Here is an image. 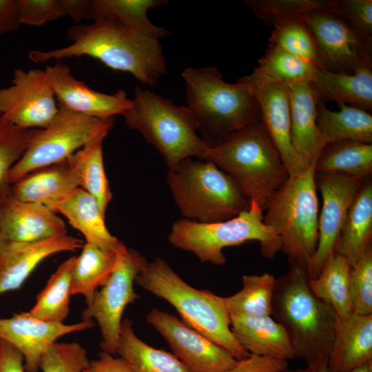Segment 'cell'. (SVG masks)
Listing matches in <instances>:
<instances>
[{
	"mask_svg": "<svg viewBox=\"0 0 372 372\" xmlns=\"http://www.w3.org/2000/svg\"><path fill=\"white\" fill-rule=\"evenodd\" d=\"M240 80L257 100L260 122L277 149L289 176L303 174L309 167L291 143L290 106L285 85L262 76L254 70Z\"/></svg>",
	"mask_w": 372,
	"mask_h": 372,
	"instance_id": "9a60e30c",
	"label": "cell"
},
{
	"mask_svg": "<svg viewBox=\"0 0 372 372\" xmlns=\"http://www.w3.org/2000/svg\"><path fill=\"white\" fill-rule=\"evenodd\" d=\"M20 25L41 26L65 16L60 0H17Z\"/></svg>",
	"mask_w": 372,
	"mask_h": 372,
	"instance_id": "ee69618b",
	"label": "cell"
},
{
	"mask_svg": "<svg viewBox=\"0 0 372 372\" xmlns=\"http://www.w3.org/2000/svg\"><path fill=\"white\" fill-rule=\"evenodd\" d=\"M372 362V315L337 316L329 372H351Z\"/></svg>",
	"mask_w": 372,
	"mask_h": 372,
	"instance_id": "44dd1931",
	"label": "cell"
},
{
	"mask_svg": "<svg viewBox=\"0 0 372 372\" xmlns=\"http://www.w3.org/2000/svg\"><path fill=\"white\" fill-rule=\"evenodd\" d=\"M79 187L71 156L62 162L34 170L12 185V196L26 202L52 207Z\"/></svg>",
	"mask_w": 372,
	"mask_h": 372,
	"instance_id": "603a6c76",
	"label": "cell"
},
{
	"mask_svg": "<svg viewBox=\"0 0 372 372\" xmlns=\"http://www.w3.org/2000/svg\"><path fill=\"white\" fill-rule=\"evenodd\" d=\"M290 106L291 139L308 167L315 164L322 147L317 125L318 93L311 82L285 85Z\"/></svg>",
	"mask_w": 372,
	"mask_h": 372,
	"instance_id": "7402d4cb",
	"label": "cell"
},
{
	"mask_svg": "<svg viewBox=\"0 0 372 372\" xmlns=\"http://www.w3.org/2000/svg\"><path fill=\"white\" fill-rule=\"evenodd\" d=\"M59 107L99 118H113L123 114L130 107L132 99L123 90L112 94L91 89L76 79L70 67L61 61L45 69Z\"/></svg>",
	"mask_w": 372,
	"mask_h": 372,
	"instance_id": "e0dca14e",
	"label": "cell"
},
{
	"mask_svg": "<svg viewBox=\"0 0 372 372\" xmlns=\"http://www.w3.org/2000/svg\"><path fill=\"white\" fill-rule=\"evenodd\" d=\"M351 267L347 260L333 254L323 265L318 276L309 280L314 295L330 304L340 318L352 313L349 291Z\"/></svg>",
	"mask_w": 372,
	"mask_h": 372,
	"instance_id": "836d02e7",
	"label": "cell"
},
{
	"mask_svg": "<svg viewBox=\"0 0 372 372\" xmlns=\"http://www.w3.org/2000/svg\"><path fill=\"white\" fill-rule=\"evenodd\" d=\"M339 111L329 110L319 101L317 125L323 146L340 140L372 143V115L364 110L340 105Z\"/></svg>",
	"mask_w": 372,
	"mask_h": 372,
	"instance_id": "f1b7e54d",
	"label": "cell"
},
{
	"mask_svg": "<svg viewBox=\"0 0 372 372\" xmlns=\"http://www.w3.org/2000/svg\"><path fill=\"white\" fill-rule=\"evenodd\" d=\"M317 68L305 60L269 45L254 70L270 80L286 85L296 82H311Z\"/></svg>",
	"mask_w": 372,
	"mask_h": 372,
	"instance_id": "8d00e7d4",
	"label": "cell"
},
{
	"mask_svg": "<svg viewBox=\"0 0 372 372\" xmlns=\"http://www.w3.org/2000/svg\"><path fill=\"white\" fill-rule=\"evenodd\" d=\"M94 324L92 320H82L71 324L43 321L23 312L8 318H0V338L22 353L26 372H39L41 356L59 338L92 328Z\"/></svg>",
	"mask_w": 372,
	"mask_h": 372,
	"instance_id": "ac0fdd59",
	"label": "cell"
},
{
	"mask_svg": "<svg viewBox=\"0 0 372 372\" xmlns=\"http://www.w3.org/2000/svg\"><path fill=\"white\" fill-rule=\"evenodd\" d=\"M372 182L363 179L342 225L335 254L345 258L351 267L371 246Z\"/></svg>",
	"mask_w": 372,
	"mask_h": 372,
	"instance_id": "484cf974",
	"label": "cell"
},
{
	"mask_svg": "<svg viewBox=\"0 0 372 372\" xmlns=\"http://www.w3.org/2000/svg\"><path fill=\"white\" fill-rule=\"evenodd\" d=\"M245 3L257 18L275 28L304 21L311 12L329 6L331 0H245Z\"/></svg>",
	"mask_w": 372,
	"mask_h": 372,
	"instance_id": "74e56055",
	"label": "cell"
},
{
	"mask_svg": "<svg viewBox=\"0 0 372 372\" xmlns=\"http://www.w3.org/2000/svg\"><path fill=\"white\" fill-rule=\"evenodd\" d=\"M362 180L338 173L315 172L322 205L318 216L317 247L306 266L309 280L318 276L325 262L335 254L342 225Z\"/></svg>",
	"mask_w": 372,
	"mask_h": 372,
	"instance_id": "5bb4252c",
	"label": "cell"
},
{
	"mask_svg": "<svg viewBox=\"0 0 372 372\" xmlns=\"http://www.w3.org/2000/svg\"><path fill=\"white\" fill-rule=\"evenodd\" d=\"M116 354L132 372H191L174 354L155 349L141 340L129 318L122 320Z\"/></svg>",
	"mask_w": 372,
	"mask_h": 372,
	"instance_id": "83f0119b",
	"label": "cell"
},
{
	"mask_svg": "<svg viewBox=\"0 0 372 372\" xmlns=\"http://www.w3.org/2000/svg\"><path fill=\"white\" fill-rule=\"evenodd\" d=\"M311 83L324 103L372 110V65H360L351 73L317 68Z\"/></svg>",
	"mask_w": 372,
	"mask_h": 372,
	"instance_id": "d4e9b609",
	"label": "cell"
},
{
	"mask_svg": "<svg viewBox=\"0 0 372 372\" xmlns=\"http://www.w3.org/2000/svg\"><path fill=\"white\" fill-rule=\"evenodd\" d=\"M125 124L140 132L163 156L169 169L186 158L205 160L209 145L197 133L195 117L187 106L136 87L130 107L123 114Z\"/></svg>",
	"mask_w": 372,
	"mask_h": 372,
	"instance_id": "8992f818",
	"label": "cell"
},
{
	"mask_svg": "<svg viewBox=\"0 0 372 372\" xmlns=\"http://www.w3.org/2000/svg\"><path fill=\"white\" fill-rule=\"evenodd\" d=\"M6 242H7V240H6L3 238V236H2V235H1V234L0 232V256H1V253H2V251H3V249L4 247H5V245L6 243Z\"/></svg>",
	"mask_w": 372,
	"mask_h": 372,
	"instance_id": "816d5d0a",
	"label": "cell"
},
{
	"mask_svg": "<svg viewBox=\"0 0 372 372\" xmlns=\"http://www.w3.org/2000/svg\"><path fill=\"white\" fill-rule=\"evenodd\" d=\"M316 372H329V370L327 366ZM351 372H372V362L368 363Z\"/></svg>",
	"mask_w": 372,
	"mask_h": 372,
	"instance_id": "f907efd6",
	"label": "cell"
},
{
	"mask_svg": "<svg viewBox=\"0 0 372 372\" xmlns=\"http://www.w3.org/2000/svg\"><path fill=\"white\" fill-rule=\"evenodd\" d=\"M264 223L280 240L289 262L307 266L318 240L319 205L314 164L302 175L289 176L263 207Z\"/></svg>",
	"mask_w": 372,
	"mask_h": 372,
	"instance_id": "ba28073f",
	"label": "cell"
},
{
	"mask_svg": "<svg viewBox=\"0 0 372 372\" xmlns=\"http://www.w3.org/2000/svg\"><path fill=\"white\" fill-rule=\"evenodd\" d=\"M147 263L139 252L123 243L116 251L115 265L107 282L81 313L83 320L97 322L102 338L100 345L104 351L116 354L122 316L126 307L139 298L134 282Z\"/></svg>",
	"mask_w": 372,
	"mask_h": 372,
	"instance_id": "8fae6325",
	"label": "cell"
},
{
	"mask_svg": "<svg viewBox=\"0 0 372 372\" xmlns=\"http://www.w3.org/2000/svg\"><path fill=\"white\" fill-rule=\"evenodd\" d=\"M166 180L181 214L190 220L224 221L250 206L235 180L208 161L186 158L169 169Z\"/></svg>",
	"mask_w": 372,
	"mask_h": 372,
	"instance_id": "52a82bcc",
	"label": "cell"
},
{
	"mask_svg": "<svg viewBox=\"0 0 372 372\" xmlns=\"http://www.w3.org/2000/svg\"><path fill=\"white\" fill-rule=\"evenodd\" d=\"M107 135L97 136L71 156L80 188L94 198L104 215L112 197L103 156V143Z\"/></svg>",
	"mask_w": 372,
	"mask_h": 372,
	"instance_id": "d6a6232c",
	"label": "cell"
},
{
	"mask_svg": "<svg viewBox=\"0 0 372 372\" xmlns=\"http://www.w3.org/2000/svg\"><path fill=\"white\" fill-rule=\"evenodd\" d=\"M146 320L191 372H228L236 362L225 349L167 312L152 309Z\"/></svg>",
	"mask_w": 372,
	"mask_h": 372,
	"instance_id": "2e32d148",
	"label": "cell"
},
{
	"mask_svg": "<svg viewBox=\"0 0 372 372\" xmlns=\"http://www.w3.org/2000/svg\"><path fill=\"white\" fill-rule=\"evenodd\" d=\"M333 8L372 48V1L332 0Z\"/></svg>",
	"mask_w": 372,
	"mask_h": 372,
	"instance_id": "7bdbcfd3",
	"label": "cell"
},
{
	"mask_svg": "<svg viewBox=\"0 0 372 372\" xmlns=\"http://www.w3.org/2000/svg\"><path fill=\"white\" fill-rule=\"evenodd\" d=\"M242 283L240 291L231 296L224 297L229 313L249 316H271L275 277L269 273L245 275Z\"/></svg>",
	"mask_w": 372,
	"mask_h": 372,
	"instance_id": "d590c367",
	"label": "cell"
},
{
	"mask_svg": "<svg viewBox=\"0 0 372 372\" xmlns=\"http://www.w3.org/2000/svg\"><path fill=\"white\" fill-rule=\"evenodd\" d=\"M52 209L63 214L83 235L87 243L114 251L123 243L107 229L105 215L94 198L80 187L54 205Z\"/></svg>",
	"mask_w": 372,
	"mask_h": 372,
	"instance_id": "4316f807",
	"label": "cell"
},
{
	"mask_svg": "<svg viewBox=\"0 0 372 372\" xmlns=\"http://www.w3.org/2000/svg\"><path fill=\"white\" fill-rule=\"evenodd\" d=\"M37 130L14 125L0 114V197L12 196L9 173L23 155Z\"/></svg>",
	"mask_w": 372,
	"mask_h": 372,
	"instance_id": "f35d334b",
	"label": "cell"
},
{
	"mask_svg": "<svg viewBox=\"0 0 372 372\" xmlns=\"http://www.w3.org/2000/svg\"><path fill=\"white\" fill-rule=\"evenodd\" d=\"M316 172H332L364 179L372 173V143L340 140L324 145L314 164Z\"/></svg>",
	"mask_w": 372,
	"mask_h": 372,
	"instance_id": "f546056e",
	"label": "cell"
},
{
	"mask_svg": "<svg viewBox=\"0 0 372 372\" xmlns=\"http://www.w3.org/2000/svg\"><path fill=\"white\" fill-rule=\"evenodd\" d=\"M114 118H99L59 108L53 121L38 129L19 161L12 167L11 185L30 172L69 158L101 134H108Z\"/></svg>",
	"mask_w": 372,
	"mask_h": 372,
	"instance_id": "30bf717a",
	"label": "cell"
},
{
	"mask_svg": "<svg viewBox=\"0 0 372 372\" xmlns=\"http://www.w3.org/2000/svg\"><path fill=\"white\" fill-rule=\"evenodd\" d=\"M84 372H132L127 363L114 355L101 351L98 358L90 362Z\"/></svg>",
	"mask_w": 372,
	"mask_h": 372,
	"instance_id": "7dc6e473",
	"label": "cell"
},
{
	"mask_svg": "<svg viewBox=\"0 0 372 372\" xmlns=\"http://www.w3.org/2000/svg\"><path fill=\"white\" fill-rule=\"evenodd\" d=\"M229 315L234 336L250 354L287 361L296 358L285 329L271 316Z\"/></svg>",
	"mask_w": 372,
	"mask_h": 372,
	"instance_id": "cb8c5ba5",
	"label": "cell"
},
{
	"mask_svg": "<svg viewBox=\"0 0 372 372\" xmlns=\"http://www.w3.org/2000/svg\"><path fill=\"white\" fill-rule=\"evenodd\" d=\"M90 360L87 351L78 342L53 343L39 362L42 372H84Z\"/></svg>",
	"mask_w": 372,
	"mask_h": 372,
	"instance_id": "b9f144b4",
	"label": "cell"
},
{
	"mask_svg": "<svg viewBox=\"0 0 372 372\" xmlns=\"http://www.w3.org/2000/svg\"><path fill=\"white\" fill-rule=\"evenodd\" d=\"M289 263L288 272L276 278L271 315L285 329L296 358L316 372L327 366L337 314L312 292L306 266Z\"/></svg>",
	"mask_w": 372,
	"mask_h": 372,
	"instance_id": "7a4b0ae2",
	"label": "cell"
},
{
	"mask_svg": "<svg viewBox=\"0 0 372 372\" xmlns=\"http://www.w3.org/2000/svg\"><path fill=\"white\" fill-rule=\"evenodd\" d=\"M135 282L168 302L183 322L225 349L236 360L249 356L231 331L230 315L224 297L192 287L160 258L147 262L136 276Z\"/></svg>",
	"mask_w": 372,
	"mask_h": 372,
	"instance_id": "277c9868",
	"label": "cell"
},
{
	"mask_svg": "<svg viewBox=\"0 0 372 372\" xmlns=\"http://www.w3.org/2000/svg\"><path fill=\"white\" fill-rule=\"evenodd\" d=\"M288 367L287 360L250 354L245 359L237 360L228 372H285Z\"/></svg>",
	"mask_w": 372,
	"mask_h": 372,
	"instance_id": "f6af8a7d",
	"label": "cell"
},
{
	"mask_svg": "<svg viewBox=\"0 0 372 372\" xmlns=\"http://www.w3.org/2000/svg\"><path fill=\"white\" fill-rule=\"evenodd\" d=\"M76 256L61 263L37 295L30 316L43 321L63 322L70 311L71 281Z\"/></svg>",
	"mask_w": 372,
	"mask_h": 372,
	"instance_id": "e575fe53",
	"label": "cell"
},
{
	"mask_svg": "<svg viewBox=\"0 0 372 372\" xmlns=\"http://www.w3.org/2000/svg\"><path fill=\"white\" fill-rule=\"evenodd\" d=\"M263 218L262 209L250 202L247 210L227 220L199 223L178 220L172 225L168 240L174 248L193 253L201 262L216 265L226 263L224 248L251 240L259 242L261 254L271 259L280 251V240Z\"/></svg>",
	"mask_w": 372,
	"mask_h": 372,
	"instance_id": "9c48e42d",
	"label": "cell"
},
{
	"mask_svg": "<svg viewBox=\"0 0 372 372\" xmlns=\"http://www.w3.org/2000/svg\"><path fill=\"white\" fill-rule=\"evenodd\" d=\"M165 3L167 1L163 0H92L91 20H114L159 39L169 32L154 25L147 11Z\"/></svg>",
	"mask_w": 372,
	"mask_h": 372,
	"instance_id": "1f68e13d",
	"label": "cell"
},
{
	"mask_svg": "<svg viewBox=\"0 0 372 372\" xmlns=\"http://www.w3.org/2000/svg\"><path fill=\"white\" fill-rule=\"evenodd\" d=\"M0 372H26L22 353L0 338Z\"/></svg>",
	"mask_w": 372,
	"mask_h": 372,
	"instance_id": "bcb514c9",
	"label": "cell"
},
{
	"mask_svg": "<svg viewBox=\"0 0 372 372\" xmlns=\"http://www.w3.org/2000/svg\"><path fill=\"white\" fill-rule=\"evenodd\" d=\"M116 251L99 248L85 242L74 264L71 281V295H82L90 304L99 287L110 276L116 262Z\"/></svg>",
	"mask_w": 372,
	"mask_h": 372,
	"instance_id": "4dcf8cb0",
	"label": "cell"
},
{
	"mask_svg": "<svg viewBox=\"0 0 372 372\" xmlns=\"http://www.w3.org/2000/svg\"><path fill=\"white\" fill-rule=\"evenodd\" d=\"M0 232L7 241L35 242L67 234L64 221L51 208L0 197Z\"/></svg>",
	"mask_w": 372,
	"mask_h": 372,
	"instance_id": "d6986e66",
	"label": "cell"
},
{
	"mask_svg": "<svg viewBox=\"0 0 372 372\" xmlns=\"http://www.w3.org/2000/svg\"><path fill=\"white\" fill-rule=\"evenodd\" d=\"M205 160L231 177L245 197L262 209L289 177L260 121L209 147Z\"/></svg>",
	"mask_w": 372,
	"mask_h": 372,
	"instance_id": "5b68a950",
	"label": "cell"
},
{
	"mask_svg": "<svg viewBox=\"0 0 372 372\" xmlns=\"http://www.w3.org/2000/svg\"><path fill=\"white\" fill-rule=\"evenodd\" d=\"M19 26L17 0H0V37Z\"/></svg>",
	"mask_w": 372,
	"mask_h": 372,
	"instance_id": "c3c4849f",
	"label": "cell"
},
{
	"mask_svg": "<svg viewBox=\"0 0 372 372\" xmlns=\"http://www.w3.org/2000/svg\"><path fill=\"white\" fill-rule=\"evenodd\" d=\"M65 10L75 25L83 20H91L92 0H60Z\"/></svg>",
	"mask_w": 372,
	"mask_h": 372,
	"instance_id": "681fc988",
	"label": "cell"
},
{
	"mask_svg": "<svg viewBox=\"0 0 372 372\" xmlns=\"http://www.w3.org/2000/svg\"><path fill=\"white\" fill-rule=\"evenodd\" d=\"M304 22L314 38L320 68L351 73L362 65H372V48L366 45L346 20L329 6L315 10Z\"/></svg>",
	"mask_w": 372,
	"mask_h": 372,
	"instance_id": "7c38bea8",
	"label": "cell"
},
{
	"mask_svg": "<svg viewBox=\"0 0 372 372\" xmlns=\"http://www.w3.org/2000/svg\"><path fill=\"white\" fill-rule=\"evenodd\" d=\"M181 76L187 107L195 117L200 137L209 147L260 121L258 101L240 79L227 83L215 67L187 68Z\"/></svg>",
	"mask_w": 372,
	"mask_h": 372,
	"instance_id": "3957f363",
	"label": "cell"
},
{
	"mask_svg": "<svg viewBox=\"0 0 372 372\" xmlns=\"http://www.w3.org/2000/svg\"><path fill=\"white\" fill-rule=\"evenodd\" d=\"M285 372H311L309 369H297L295 370H289L287 369Z\"/></svg>",
	"mask_w": 372,
	"mask_h": 372,
	"instance_id": "f5cc1de1",
	"label": "cell"
},
{
	"mask_svg": "<svg viewBox=\"0 0 372 372\" xmlns=\"http://www.w3.org/2000/svg\"><path fill=\"white\" fill-rule=\"evenodd\" d=\"M71 44L50 51L34 50V63L87 56L107 67L130 73L139 82L157 85L167 67L158 39L116 21L103 19L68 30Z\"/></svg>",
	"mask_w": 372,
	"mask_h": 372,
	"instance_id": "6da1fadb",
	"label": "cell"
},
{
	"mask_svg": "<svg viewBox=\"0 0 372 372\" xmlns=\"http://www.w3.org/2000/svg\"><path fill=\"white\" fill-rule=\"evenodd\" d=\"M349 291L352 313L372 315V245L351 267Z\"/></svg>",
	"mask_w": 372,
	"mask_h": 372,
	"instance_id": "60d3db41",
	"label": "cell"
},
{
	"mask_svg": "<svg viewBox=\"0 0 372 372\" xmlns=\"http://www.w3.org/2000/svg\"><path fill=\"white\" fill-rule=\"evenodd\" d=\"M12 84L0 89V114L8 122L24 129H43L59 107L45 70L17 69Z\"/></svg>",
	"mask_w": 372,
	"mask_h": 372,
	"instance_id": "4fadbf2b",
	"label": "cell"
},
{
	"mask_svg": "<svg viewBox=\"0 0 372 372\" xmlns=\"http://www.w3.org/2000/svg\"><path fill=\"white\" fill-rule=\"evenodd\" d=\"M81 240L68 234L35 242L7 241L0 256V295L20 288L47 257L82 247Z\"/></svg>",
	"mask_w": 372,
	"mask_h": 372,
	"instance_id": "ffe728a7",
	"label": "cell"
},
{
	"mask_svg": "<svg viewBox=\"0 0 372 372\" xmlns=\"http://www.w3.org/2000/svg\"><path fill=\"white\" fill-rule=\"evenodd\" d=\"M269 45L280 48L320 68L316 42L304 20L288 22L273 28Z\"/></svg>",
	"mask_w": 372,
	"mask_h": 372,
	"instance_id": "ab89813d",
	"label": "cell"
}]
</instances>
